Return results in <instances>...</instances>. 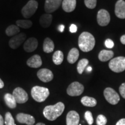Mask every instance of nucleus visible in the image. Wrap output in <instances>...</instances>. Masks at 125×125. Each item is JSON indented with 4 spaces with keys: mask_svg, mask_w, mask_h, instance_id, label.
I'll use <instances>...</instances> for the list:
<instances>
[{
    "mask_svg": "<svg viewBox=\"0 0 125 125\" xmlns=\"http://www.w3.org/2000/svg\"><path fill=\"white\" fill-rule=\"evenodd\" d=\"M52 60L56 65L61 64L64 60L63 53L60 51H56L53 55Z\"/></svg>",
    "mask_w": 125,
    "mask_h": 125,
    "instance_id": "obj_25",
    "label": "nucleus"
},
{
    "mask_svg": "<svg viewBox=\"0 0 125 125\" xmlns=\"http://www.w3.org/2000/svg\"><path fill=\"white\" fill-rule=\"evenodd\" d=\"M107 123V118L103 115H99L97 118L96 123L97 125H105Z\"/></svg>",
    "mask_w": 125,
    "mask_h": 125,
    "instance_id": "obj_30",
    "label": "nucleus"
},
{
    "mask_svg": "<svg viewBox=\"0 0 125 125\" xmlns=\"http://www.w3.org/2000/svg\"><path fill=\"white\" fill-rule=\"evenodd\" d=\"M36 125H45L44 123H37Z\"/></svg>",
    "mask_w": 125,
    "mask_h": 125,
    "instance_id": "obj_42",
    "label": "nucleus"
},
{
    "mask_svg": "<svg viewBox=\"0 0 125 125\" xmlns=\"http://www.w3.org/2000/svg\"><path fill=\"white\" fill-rule=\"evenodd\" d=\"M110 15L105 9H100L97 15L98 24L100 26H106L110 22Z\"/></svg>",
    "mask_w": 125,
    "mask_h": 125,
    "instance_id": "obj_9",
    "label": "nucleus"
},
{
    "mask_svg": "<svg viewBox=\"0 0 125 125\" xmlns=\"http://www.w3.org/2000/svg\"><path fill=\"white\" fill-rule=\"evenodd\" d=\"M120 40H121V43H122V44L125 45V35H123L121 37V39H120Z\"/></svg>",
    "mask_w": 125,
    "mask_h": 125,
    "instance_id": "obj_38",
    "label": "nucleus"
},
{
    "mask_svg": "<svg viewBox=\"0 0 125 125\" xmlns=\"http://www.w3.org/2000/svg\"><path fill=\"white\" fill-rule=\"evenodd\" d=\"M52 21V15L50 13L43 14L40 19V24L41 27L48 28L51 26Z\"/></svg>",
    "mask_w": 125,
    "mask_h": 125,
    "instance_id": "obj_19",
    "label": "nucleus"
},
{
    "mask_svg": "<svg viewBox=\"0 0 125 125\" xmlns=\"http://www.w3.org/2000/svg\"><path fill=\"white\" fill-rule=\"evenodd\" d=\"M79 125H81V124H79Z\"/></svg>",
    "mask_w": 125,
    "mask_h": 125,
    "instance_id": "obj_43",
    "label": "nucleus"
},
{
    "mask_svg": "<svg viewBox=\"0 0 125 125\" xmlns=\"http://www.w3.org/2000/svg\"><path fill=\"white\" fill-rule=\"evenodd\" d=\"M62 0H46L44 9L47 13L51 14L60 7Z\"/></svg>",
    "mask_w": 125,
    "mask_h": 125,
    "instance_id": "obj_11",
    "label": "nucleus"
},
{
    "mask_svg": "<svg viewBox=\"0 0 125 125\" xmlns=\"http://www.w3.org/2000/svg\"><path fill=\"white\" fill-rule=\"evenodd\" d=\"M37 76L43 82H49L53 79L52 72L47 68H42L39 70L37 73Z\"/></svg>",
    "mask_w": 125,
    "mask_h": 125,
    "instance_id": "obj_12",
    "label": "nucleus"
},
{
    "mask_svg": "<svg viewBox=\"0 0 125 125\" xmlns=\"http://www.w3.org/2000/svg\"><path fill=\"white\" fill-rule=\"evenodd\" d=\"M27 64L28 66L31 68H38L42 64L41 57L38 54H35L29 59V60L27 61Z\"/></svg>",
    "mask_w": 125,
    "mask_h": 125,
    "instance_id": "obj_17",
    "label": "nucleus"
},
{
    "mask_svg": "<svg viewBox=\"0 0 125 125\" xmlns=\"http://www.w3.org/2000/svg\"><path fill=\"white\" fill-rule=\"evenodd\" d=\"M5 125H16L15 124L14 119L13 118L10 112H8L5 114Z\"/></svg>",
    "mask_w": 125,
    "mask_h": 125,
    "instance_id": "obj_29",
    "label": "nucleus"
},
{
    "mask_svg": "<svg viewBox=\"0 0 125 125\" xmlns=\"http://www.w3.org/2000/svg\"><path fill=\"white\" fill-rule=\"evenodd\" d=\"M116 125H125V118L121 119L116 123Z\"/></svg>",
    "mask_w": 125,
    "mask_h": 125,
    "instance_id": "obj_36",
    "label": "nucleus"
},
{
    "mask_svg": "<svg viewBox=\"0 0 125 125\" xmlns=\"http://www.w3.org/2000/svg\"><path fill=\"white\" fill-rule=\"evenodd\" d=\"M13 96L15 98L17 103L23 104L27 102L29 99V96L25 90L21 87H18L15 89L13 92Z\"/></svg>",
    "mask_w": 125,
    "mask_h": 125,
    "instance_id": "obj_8",
    "label": "nucleus"
},
{
    "mask_svg": "<svg viewBox=\"0 0 125 125\" xmlns=\"http://www.w3.org/2000/svg\"><path fill=\"white\" fill-rule=\"evenodd\" d=\"M16 119L20 123H24L27 125H33L35 120L32 115L24 113H19L16 115Z\"/></svg>",
    "mask_w": 125,
    "mask_h": 125,
    "instance_id": "obj_13",
    "label": "nucleus"
},
{
    "mask_svg": "<svg viewBox=\"0 0 125 125\" xmlns=\"http://www.w3.org/2000/svg\"><path fill=\"white\" fill-rule=\"evenodd\" d=\"M76 0H63L62 1V9L66 12L74 11L76 8Z\"/></svg>",
    "mask_w": 125,
    "mask_h": 125,
    "instance_id": "obj_18",
    "label": "nucleus"
},
{
    "mask_svg": "<svg viewBox=\"0 0 125 125\" xmlns=\"http://www.w3.org/2000/svg\"><path fill=\"white\" fill-rule=\"evenodd\" d=\"M84 2L86 7L89 9H94L96 7L97 0H85Z\"/></svg>",
    "mask_w": 125,
    "mask_h": 125,
    "instance_id": "obj_32",
    "label": "nucleus"
},
{
    "mask_svg": "<svg viewBox=\"0 0 125 125\" xmlns=\"http://www.w3.org/2000/svg\"><path fill=\"white\" fill-rule=\"evenodd\" d=\"M96 41L92 34L88 32H83L78 38V46L84 52L91 51L94 47Z\"/></svg>",
    "mask_w": 125,
    "mask_h": 125,
    "instance_id": "obj_2",
    "label": "nucleus"
},
{
    "mask_svg": "<svg viewBox=\"0 0 125 125\" xmlns=\"http://www.w3.org/2000/svg\"><path fill=\"white\" fill-rule=\"evenodd\" d=\"M4 86V83L2 81V79L0 78V89H2Z\"/></svg>",
    "mask_w": 125,
    "mask_h": 125,
    "instance_id": "obj_39",
    "label": "nucleus"
},
{
    "mask_svg": "<svg viewBox=\"0 0 125 125\" xmlns=\"http://www.w3.org/2000/svg\"><path fill=\"white\" fill-rule=\"evenodd\" d=\"M79 56V52L78 49L75 48H72L70 50L67 56V61L70 64H74L78 59Z\"/></svg>",
    "mask_w": 125,
    "mask_h": 125,
    "instance_id": "obj_21",
    "label": "nucleus"
},
{
    "mask_svg": "<svg viewBox=\"0 0 125 125\" xmlns=\"http://www.w3.org/2000/svg\"><path fill=\"white\" fill-rule=\"evenodd\" d=\"M115 13L118 18L125 19V2L123 0H118L116 2Z\"/></svg>",
    "mask_w": 125,
    "mask_h": 125,
    "instance_id": "obj_14",
    "label": "nucleus"
},
{
    "mask_svg": "<svg viewBox=\"0 0 125 125\" xmlns=\"http://www.w3.org/2000/svg\"><path fill=\"white\" fill-rule=\"evenodd\" d=\"M105 45L108 49H111L114 46V43L110 39H107L105 41Z\"/></svg>",
    "mask_w": 125,
    "mask_h": 125,
    "instance_id": "obj_33",
    "label": "nucleus"
},
{
    "mask_svg": "<svg viewBox=\"0 0 125 125\" xmlns=\"http://www.w3.org/2000/svg\"><path fill=\"white\" fill-rule=\"evenodd\" d=\"M64 28H65V26H64V25L61 24V25H60V26H59V27H58L59 31H60L61 32H63L64 30Z\"/></svg>",
    "mask_w": 125,
    "mask_h": 125,
    "instance_id": "obj_37",
    "label": "nucleus"
},
{
    "mask_svg": "<svg viewBox=\"0 0 125 125\" xmlns=\"http://www.w3.org/2000/svg\"><path fill=\"white\" fill-rule=\"evenodd\" d=\"M49 90L44 87L35 86L31 89V96L34 100L37 102L41 103L46 100L49 96Z\"/></svg>",
    "mask_w": 125,
    "mask_h": 125,
    "instance_id": "obj_3",
    "label": "nucleus"
},
{
    "mask_svg": "<svg viewBox=\"0 0 125 125\" xmlns=\"http://www.w3.org/2000/svg\"><path fill=\"white\" fill-rule=\"evenodd\" d=\"M4 100L7 105L10 108L13 109L16 107V101L13 94L10 93H7L4 96Z\"/></svg>",
    "mask_w": 125,
    "mask_h": 125,
    "instance_id": "obj_23",
    "label": "nucleus"
},
{
    "mask_svg": "<svg viewBox=\"0 0 125 125\" xmlns=\"http://www.w3.org/2000/svg\"><path fill=\"white\" fill-rule=\"evenodd\" d=\"M38 45V40L35 38L31 37L26 40L24 43L23 48H24V51L27 52H32L37 49Z\"/></svg>",
    "mask_w": 125,
    "mask_h": 125,
    "instance_id": "obj_15",
    "label": "nucleus"
},
{
    "mask_svg": "<svg viewBox=\"0 0 125 125\" xmlns=\"http://www.w3.org/2000/svg\"><path fill=\"white\" fill-rule=\"evenodd\" d=\"M119 92L123 98H125V83H123L119 87Z\"/></svg>",
    "mask_w": 125,
    "mask_h": 125,
    "instance_id": "obj_34",
    "label": "nucleus"
},
{
    "mask_svg": "<svg viewBox=\"0 0 125 125\" xmlns=\"http://www.w3.org/2000/svg\"><path fill=\"white\" fill-rule=\"evenodd\" d=\"M20 32V29L18 26L16 25H10L8 26L7 29H6L5 33L8 36L10 37V36H13L18 35Z\"/></svg>",
    "mask_w": 125,
    "mask_h": 125,
    "instance_id": "obj_26",
    "label": "nucleus"
},
{
    "mask_svg": "<svg viewBox=\"0 0 125 125\" xmlns=\"http://www.w3.org/2000/svg\"><path fill=\"white\" fill-rule=\"evenodd\" d=\"M89 64V60L86 59H82L78 62L77 65V71L79 74H82L84 70L86 68Z\"/></svg>",
    "mask_w": 125,
    "mask_h": 125,
    "instance_id": "obj_28",
    "label": "nucleus"
},
{
    "mask_svg": "<svg viewBox=\"0 0 125 125\" xmlns=\"http://www.w3.org/2000/svg\"><path fill=\"white\" fill-rule=\"evenodd\" d=\"M0 125H4V119L1 115H0Z\"/></svg>",
    "mask_w": 125,
    "mask_h": 125,
    "instance_id": "obj_40",
    "label": "nucleus"
},
{
    "mask_svg": "<svg viewBox=\"0 0 125 125\" xmlns=\"http://www.w3.org/2000/svg\"><path fill=\"white\" fill-rule=\"evenodd\" d=\"M83 90V85L78 82H74L68 86L67 93L70 96H78L82 94Z\"/></svg>",
    "mask_w": 125,
    "mask_h": 125,
    "instance_id": "obj_7",
    "label": "nucleus"
},
{
    "mask_svg": "<svg viewBox=\"0 0 125 125\" xmlns=\"http://www.w3.org/2000/svg\"><path fill=\"white\" fill-rule=\"evenodd\" d=\"M79 115L77 112L71 111L67 114L66 117L67 125H79Z\"/></svg>",
    "mask_w": 125,
    "mask_h": 125,
    "instance_id": "obj_16",
    "label": "nucleus"
},
{
    "mask_svg": "<svg viewBox=\"0 0 125 125\" xmlns=\"http://www.w3.org/2000/svg\"><path fill=\"white\" fill-rule=\"evenodd\" d=\"M114 54L113 51H108V50H102L98 54V59L101 62H107L113 57Z\"/></svg>",
    "mask_w": 125,
    "mask_h": 125,
    "instance_id": "obj_20",
    "label": "nucleus"
},
{
    "mask_svg": "<svg viewBox=\"0 0 125 125\" xmlns=\"http://www.w3.org/2000/svg\"><path fill=\"white\" fill-rule=\"evenodd\" d=\"M104 96L109 104L116 105L120 100L119 96L111 87H107L104 91Z\"/></svg>",
    "mask_w": 125,
    "mask_h": 125,
    "instance_id": "obj_6",
    "label": "nucleus"
},
{
    "mask_svg": "<svg viewBox=\"0 0 125 125\" xmlns=\"http://www.w3.org/2000/svg\"><path fill=\"white\" fill-rule=\"evenodd\" d=\"M16 24L19 27L28 29L32 27V23L29 20H19L16 21Z\"/></svg>",
    "mask_w": 125,
    "mask_h": 125,
    "instance_id": "obj_27",
    "label": "nucleus"
},
{
    "mask_svg": "<svg viewBox=\"0 0 125 125\" xmlns=\"http://www.w3.org/2000/svg\"><path fill=\"white\" fill-rule=\"evenodd\" d=\"M70 31L72 33H74L77 31V27L76 25L71 24V26L70 27Z\"/></svg>",
    "mask_w": 125,
    "mask_h": 125,
    "instance_id": "obj_35",
    "label": "nucleus"
},
{
    "mask_svg": "<svg viewBox=\"0 0 125 125\" xmlns=\"http://www.w3.org/2000/svg\"><path fill=\"white\" fill-rule=\"evenodd\" d=\"M26 38V35L24 33L18 34L13 36L9 41V45L12 49H16L22 44Z\"/></svg>",
    "mask_w": 125,
    "mask_h": 125,
    "instance_id": "obj_10",
    "label": "nucleus"
},
{
    "mask_svg": "<svg viewBox=\"0 0 125 125\" xmlns=\"http://www.w3.org/2000/svg\"><path fill=\"white\" fill-rule=\"evenodd\" d=\"M65 108V105L62 102H59L55 105H48L45 107L43 114L47 119L53 121L62 114Z\"/></svg>",
    "mask_w": 125,
    "mask_h": 125,
    "instance_id": "obj_1",
    "label": "nucleus"
},
{
    "mask_svg": "<svg viewBox=\"0 0 125 125\" xmlns=\"http://www.w3.org/2000/svg\"><path fill=\"white\" fill-rule=\"evenodd\" d=\"M109 68L115 73H119L125 70V57L119 56L111 60L109 62Z\"/></svg>",
    "mask_w": 125,
    "mask_h": 125,
    "instance_id": "obj_4",
    "label": "nucleus"
},
{
    "mask_svg": "<svg viewBox=\"0 0 125 125\" xmlns=\"http://www.w3.org/2000/svg\"><path fill=\"white\" fill-rule=\"evenodd\" d=\"M85 118L86 121H87V123L89 125H92L93 123L94 119L93 115H92V112L90 111H87L85 113Z\"/></svg>",
    "mask_w": 125,
    "mask_h": 125,
    "instance_id": "obj_31",
    "label": "nucleus"
},
{
    "mask_svg": "<svg viewBox=\"0 0 125 125\" xmlns=\"http://www.w3.org/2000/svg\"><path fill=\"white\" fill-rule=\"evenodd\" d=\"M54 49V44L53 41L49 38L45 39L43 43V50L45 53H49L52 52Z\"/></svg>",
    "mask_w": 125,
    "mask_h": 125,
    "instance_id": "obj_22",
    "label": "nucleus"
},
{
    "mask_svg": "<svg viewBox=\"0 0 125 125\" xmlns=\"http://www.w3.org/2000/svg\"><path fill=\"white\" fill-rule=\"evenodd\" d=\"M38 4L35 0H30L21 9V14L25 18H30L33 16L38 8Z\"/></svg>",
    "mask_w": 125,
    "mask_h": 125,
    "instance_id": "obj_5",
    "label": "nucleus"
},
{
    "mask_svg": "<svg viewBox=\"0 0 125 125\" xmlns=\"http://www.w3.org/2000/svg\"><path fill=\"white\" fill-rule=\"evenodd\" d=\"M92 70V68L90 66L87 67V71L88 72H91Z\"/></svg>",
    "mask_w": 125,
    "mask_h": 125,
    "instance_id": "obj_41",
    "label": "nucleus"
},
{
    "mask_svg": "<svg viewBox=\"0 0 125 125\" xmlns=\"http://www.w3.org/2000/svg\"><path fill=\"white\" fill-rule=\"evenodd\" d=\"M81 103L83 105L89 107H95L97 104V101L95 98L88 96L83 97L81 99Z\"/></svg>",
    "mask_w": 125,
    "mask_h": 125,
    "instance_id": "obj_24",
    "label": "nucleus"
}]
</instances>
